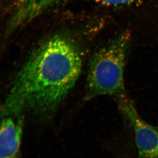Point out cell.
<instances>
[{"label": "cell", "mask_w": 158, "mask_h": 158, "mask_svg": "<svg viewBox=\"0 0 158 158\" xmlns=\"http://www.w3.org/2000/svg\"><path fill=\"white\" fill-rule=\"evenodd\" d=\"M77 44L58 34L46 40L18 72L2 109V116L19 118L25 111L49 117L73 88L82 68Z\"/></svg>", "instance_id": "1"}, {"label": "cell", "mask_w": 158, "mask_h": 158, "mask_svg": "<svg viewBox=\"0 0 158 158\" xmlns=\"http://www.w3.org/2000/svg\"><path fill=\"white\" fill-rule=\"evenodd\" d=\"M131 35L125 31L99 48L89 63L87 79V97L100 95L127 97L124 83V71Z\"/></svg>", "instance_id": "2"}, {"label": "cell", "mask_w": 158, "mask_h": 158, "mask_svg": "<svg viewBox=\"0 0 158 158\" xmlns=\"http://www.w3.org/2000/svg\"><path fill=\"white\" fill-rule=\"evenodd\" d=\"M118 107L133 128L140 158H158V128L144 120L127 97L119 99Z\"/></svg>", "instance_id": "3"}, {"label": "cell", "mask_w": 158, "mask_h": 158, "mask_svg": "<svg viewBox=\"0 0 158 158\" xmlns=\"http://www.w3.org/2000/svg\"><path fill=\"white\" fill-rule=\"evenodd\" d=\"M12 117L3 118L0 132V158H16L19 150L23 125V118L21 116L17 124Z\"/></svg>", "instance_id": "4"}]
</instances>
